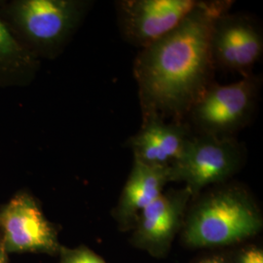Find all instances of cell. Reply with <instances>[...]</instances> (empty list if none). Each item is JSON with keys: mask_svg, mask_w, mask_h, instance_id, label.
<instances>
[{"mask_svg": "<svg viewBox=\"0 0 263 263\" xmlns=\"http://www.w3.org/2000/svg\"><path fill=\"white\" fill-rule=\"evenodd\" d=\"M258 85L252 76L231 84L210 85L189 112L198 131L228 137L244 127L254 112Z\"/></svg>", "mask_w": 263, "mask_h": 263, "instance_id": "obj_6", "label": "cell"}, {"mask_svg": "<svg viewBox=\"0 0 263 263\" xmlns=\"http://www.w3.org/2000/svg\"><path fill=\"white\" fill-rule=\"evenodd\" d=\"M9 255L0 237V263H9Z\"/></svg>", "mask_w": 263, "mask_h": 263, "instance_id": "obj_16", "label": "cell"}, {"mask_svg": "<svg viewBox=\"0 0 263 263\" xmlns=\"http://www.w3.org/2000/svg\"><path fill=\"white\" fill-rule=\"evenodd\" d=\"M230 263H263V250L257 245H247L229 253Z\"/></svg>", "mask_w": 263, "mask_h": 263, "instance_id": "obj_14", "label": "cell"}, {"mask_svg": "<svg viewBox=\"0 0 263 263\" xmlns=\"http://www.w3.org/2000/svg\"><path fill=\"white\" fill-rule=\"evenodd\" d=\"M198 0H124L117 2L123 36L142 48L165 36L195 9Z\"/></svg>", "mask_w": 263, "mask_h": 263, "instance_id": "obj_7", "label": "cell"}, {"mask_svg": "<svg viewBox=\"0 0 263 263\" xmlns=\"http://www.w3.org/2000/svg\"><path fill=\"white\" fill-rule=\"evenodd\" d=\"M194 263H230V259L228 254L217 253L202 256Z\"/></svg>", "mask_w": 263, "mask_h": 263, "instance_id": "obj_15", "label": "cell"}, {"mask_svg": "<svg viewBox=\"0 0 263 263\" xmlns=\"http://www.w3.org/2000/svg\"><path fill=\"white\" fill-rule=\"evenodd\" d=\"M0 237L8 254L58 255L63 245L57 226L48 219L36 198L20 190L0 206Z\"/></svg>", "mask_w": 263, "mask_h": 263, "instance_id": "obj_5", "label": "cell"}, {"mask_svg": "<svg viewBox=\"0 0 263 263\" xmlns=\"http://www.w3.org/2000/svg\"><path fill=\"white\" fill-rule=\"evenodd\" d=\"M58 255L60 256L59 263H106L103 257L87 246L76 248L62 246Z\"/></svg>", "mask_w": 263, "mask_h": 263, "instance_id": "obj_13", "label": "cell"}, {"mask_svg": "<svg viewBox=\"0 0 263 263\" xmlns=\"http://www.w3.org/2000/svg\"><path fill=\"white\" fill-rule=\"evenodd\" d=\"M244 162V151L232 138L200 134L191 136L171 167V181L185 183L191 198L204 188L231 178Z\"/></svg>", "mask_w": 263, "mask_h": 263, "instance_id": "obj_4", "label": "cell"}, {"mask_svg": "<svg viewBox=\"0 0 263 263\" xmlns=\"http://www.w3.org/2000/svg\"><path fill=\"white\" fill-rule=\"evenodd\" d=\"M169 182L170 167H153L134 160L131 173L113 211L120 229H133L141 212L159 197Z\"/></svg>", "mask_w": 263, "mask_h": 263, "instance_id": "obj_11", "label": "cell"}, {"mask_svg": "<svg viewBox=\"0 0 263 263\" xmlns=\"http://www.w3.org/2000/svg\"><path fill=\"white\" fill-rule=\"evenodd\" d=\"M190 199L185 187L164 191L138 217L133 228L132 244L152 256H166L183 226Z\"/></svg>", "mask_w": 263, "mask_h": 263, "instance_id": "obj_8", "label": "cell"}, {"mask_svg": "<svg viewBox=\"0 0 263 263\" xmlns=\"http://www.w3.org/2000/svg\"><path fill=\"white\" fill-rule=\"evenodd\" d=\"M190 138L189 128L180 121L146 117L141 130L132 138L130 146L134 160L148 166L169 168L179 159Z\"/></svg>", "mask_w": 263, "mask_h": 263, "instance_id": "obj_10", "label": "cell"}, {"mask_svg": "<svg viewBox=\"0 0 263 263\" xmlns=\"http://www.w3.org/2000/svg\"><path fill=\"white\" fill-rule=\"evenodd\" d=\"M262 52V32L254 20L228 12L216 19L212 34L215 66L243 77L252 76V69Z\"/></svg>", "mask_w": 263, "mask_h": 263, "instance_id": "obj_9", "label": "cell"}, {"mask_svg": "<svg viewBox=\"0 0 263 263\" xmlns=\"http://www.w3.org/2000/svg\"><path fill=\"white\" fill-rule=\"evenodd\" d=\"M39 66L37 57L12 34L0 17V89L29 84Z\"/></svg>", "mask_w": 263, "mask_h": 263, "instance_id": "obj_12", "label": "cell"}, {"mask_svg": "<svg viewBox=\"0 0 263 263\" xmlns=\"http://www.w3.org/2000/svg\"><path fill=\"white\" fill-rule=\"evenodd\" d=\"M230 1H200L179 26L142 48L135 60L143 118L189 114L211 85L215 63L212 34L216 19L229 11Z\"/></svg>", "mask_w": 263, "mask_h": 263, "instance_id": "obj_1", "label": "cell"}, {"mask_svg": "<svg viewBox=\"0 0 263 263\" xmlns=\"http://www.w3.org/2000/svg\"><path fill=\"white\" fill-rule=\"evenodd\" d=\"M90 5L80 0H16L3 5L1 19L38 59H54L73 36Z\"/></svg>", "mask_w": 263, "mask_h": 263, "instance_id": "obj_3", "label": "cell"}, {"mask_svg": "<svg viewBox=\"0 0 263 263\" xmlns=\"http://www.w3.org/2000/svg\"><path fill=\"white\" fill-rule=\"evenodd\" d=\"M262 226V214L252 195L229 185L203 195L187 209L182 239L191 249L222 248L254 237Z\"/></svg>", "mask_w": 263, "mask_h": 263, "instance_id": "obj_2", "label": "cell"}]
</instances>
